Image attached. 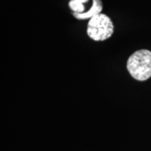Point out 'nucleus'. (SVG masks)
Listing matches in <instances>:
<instances>
[{
	"mask_svg": "<svg viewBox=\"0 0 151 151\" xmlns=\"http://www.w3.org/2000/svg\"><path fill=\"white\" fill-rule=\"evenodd\" d=\"M127 70L136 80L144 81L151 77V52L141 49L134 52L127 63Z\"/></svg>",
	"mask_w": 151,
	"mask_h": 151,
	"instance_id": "nucleus-1",
	"label": "nucleus"
},
{
	"mask_svg": "<svg viewBox=\"0 0 151 151\" xmlns=\"http://www.w3.org/2000/svg\"><path fill=\"white\" fill-rule=\"evenodd\" d=\"M114 26L112 20L106 14H100L92 18L88 22L87 33L90 39L96 41H103L113 34Z\"/></svg>",
	"mask_w": 151,
	"mask_h": 151,
	"instance_id": "nucleus-2",
	"label": "nucleus"
},
{
	"mask_svg": "<svg viewBox=\"0 0 151 151\" xmlns=\"http://www.w3.org/2000/svg\"><path fill=\"white\" fill-rule=\"evenodd\" d=\"M92 2L93 4L89 11L82 13V14L73 13V17L78 20H86V19H91L93 17L101 14L103 9L102 1L101 0H92Z\"/></svg>",
	"mask_w": 151,
	"mask_h": 151,
	"instance_id": "nucleus-3",
	"label": "nucleus"
},
{
	"mask_svg": "<svg viewBox=\"0 0 151 151\" xmlns=\"http://www.w3.org/2000/svg\"><path fill=\"white\" fill-rule=\"evenodd\" d=\"M88 1V0H71L69 3V6L73 13L82 14L84 13L85 7L83 3Z\"/></svg>",
	"mask_w": 151,
	"mask_h": 151,
	"instance_id": "nucleus-4",
	"label": "nucleus"
}]
</instances>
